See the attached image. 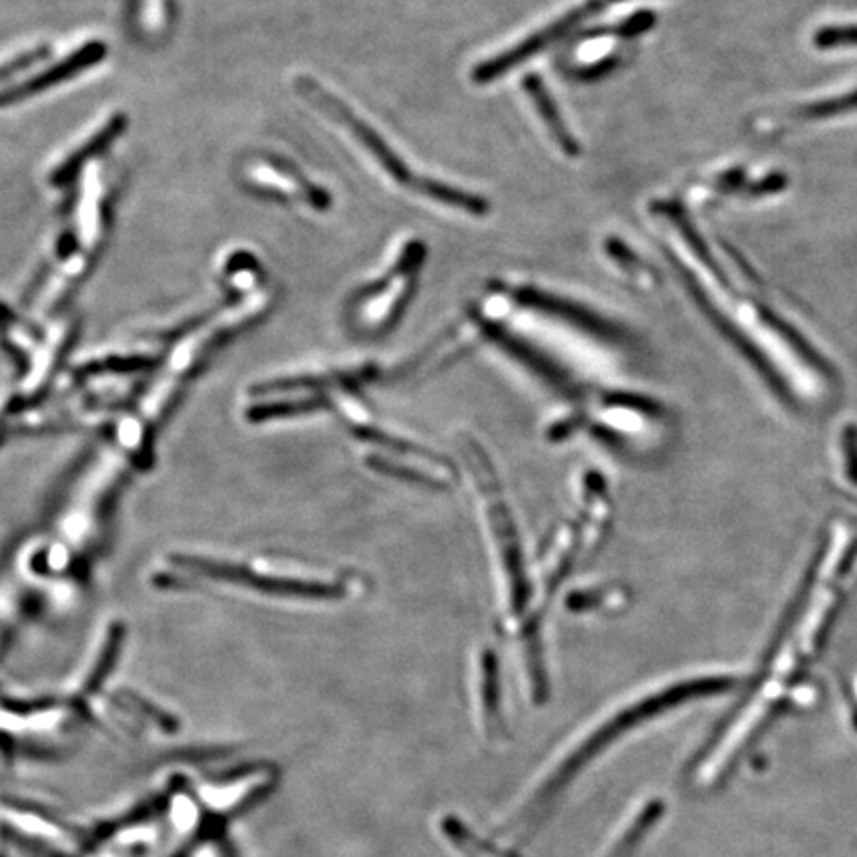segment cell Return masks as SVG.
Wrapping results in <instances>:
<instances>
[{"mask_svg": "<svg viewBox=\"0 0 857 857\" xmlns=\"http://www.w3.org/2000/svg\"><path fill=\"white\" fill-rule=\"evenodd\" d=\"M612 2H617V0H586L583 4L568 12L564 19L552 22L551 26H546V28L532 34L529 38H524L522 43L512 46L507 53L497 54L495 58H490L487 62L478 63L475 70H473V80H475L476 84L495 82L497 78L507 74L510 70H514L524 60H529L532 56L546 50L551 44L560 40L561 36H566L578 24L588 21L595 12L603 11Z\"/></svg>", "mask_w": 857, "mask_h": 857, "instance_id": "cell-2", "label": "cell"}, {"mask_svg": "<svg viewBox=\"0 0 857 857\" xmlns=\"http://www.w3.org/2000/svg\"><path fill=\"white\" fill-rule=\"evenodd\" d=\"M522 88L526 90L532 106L536 107L538 116L542 117V121L548 127V131L552 134V138L556 139L558 148L566 153V155H578L580 153V143L578 139L574 138L570 134V129L566 126V121L561 119L558 107L552 100L551 92L546 90V85L542 82V78L538 76H526V80L522 82Z\"/></svg>", "mask_w": 857, "mask_h": 857, "instance_id": "cell-8", "label": "cell"}, {"mask_svg": "<svg viewBox=\"0 0 857 857\" xmlns=\"http://www.w3.org/2000/svg\"><path fill=\"white\" fill-rule=\"evenodd\" d=\"M46 53H48V48L44 44H34V46H28L21 53H12L9 56H4L0 60V82L4 78H9V76L16 74V72H26V68L40 62Z\"/></svg>", "mask_w": 857, "mask_h": 857, "instance_id": "cell-12", "label": "cell"}, {"mask_svg": "<svg viewBox=\"0 0 857 857\" xmlns=\"http://www.w3.org/2000/svg\"><path fill=\"white\" fill-rule=\"evenodd\" d=\"M441 832H443V837L449 839V844L465 857H507L498 854L497 849H493L487 844H483V839H478V837L475 839L463 822L443 818Z\"/></svg>", "mask_w": 857, "mask_h": 857, "instance_id": "cell-11", "label": "cell"}, {"mask_svg": "<svg viewBox=\"0 0 857 857\" xmlns=\"http://www.w3.org/2000/svg\"><path fill=\"white\" fill-rule=\"evenodd\" d=\"M139 22L148 34H159L167 24L170 0H139Z\"/></svg>", "mask_w": 857, "mask_h": 857, "instance_id": "cell-13", "label": "cell"}, {"mask_svg": "<svg viewBox=\"0 0 857 857\" xmlns=\"http://www.w3.org/2000/svg\"><path fill=\"white\" fill-rule=\"evenodd\" d=\"M297 88L298 92L304 94V97L310 100L314 106L324 109L326 116L336 119L338 124L346 127L349 134L370 151L373 159L380 163L393 181L415 189L417 177L405 165V161L387 146V141L381 138L370 124H366L361 117L356 116L351 107L346 106L336 95L329 94L324 85L317 84L316 80H312L308 76H298Z\"/></svg>", "mask_w": 857, "mask_h": 857, "instance_id": "cell-1", "label": "cell"}, {"mask_svg": "<svg viewBox=\"0 0 857 857\" xmlns=\"http://www.w3.org/2000/svg\"><path fill=\"white\" fill-rule=\"evenodd\" d=\"M244 177L256 189L266 190L286 201L302 199L314 209H326L329 205L328 195L317 189L310 181L300 177L297 171L280 167L268 161H254L251 165H246Z\"/></svg>", "mask_w": 857, "mask_h": 857, "instance_id": "cell-4", "label": "cell"}, {"mask_svg": "<svg viewBox=\"0 0 857 857\" xmlns=\"http://www.w3.org/2000/svg\"><path fill=\"white\" fill-rule=\"evenodd\" d=\"M104 234V185L97 170L85 177L84 193L78 205V251L92 258Z\"/></svg>", "mask_w": 857, "mask_h": 857, "instance_id": "cell-6", "label": "cell"}, {"mask_svg": "<svg viewBox=\"0 0 857 857\" xmlns=\"http://www.w3.org/2000/svg\"><path fill=\"white\" fill-rule=\"evenodd\" d=\"M517 300H519L520 304L538 308V310L551 312V314H556V316L568 317L574 324H578L582 328L592 329L600 336H615L614 328H610L605 322L598 320V316H593L588 310L570 304V302H564L560 298L551 297L546 292H540V290H534V288H520V290H517Z\"/></svg>", "mask_w": 857, "mask_h": 857, "instance_id": "cell-9", "label": "cell"}, {"mask_svg": "<svg viewBox=\"0 0 857 857\" xmlns=\"http://www.w3.org/2000/svg\"><path fill=\"white\" fill-rule=\"evenodd\" d=\"M106 56V44L100 40L74 46L68 54L58 56L54 62L34 68V72H22L21 78L12 80L4 88H0V104H11L32 94H38L46 88L66 82L68 78L84 72L85 68L94 66Z\"/></svg>", "mask_w": 857, "mask_h": 857, "instance_id": "cell-3", "label": "cell"}, {"mask_svg": "<svg viewBox=\"0 0 857 857\" xmlns=\"http://www.w3.org/2000/svg\"><path fill=\"white\" fill-rule=\"evenodd\" d=\"M126 129V116L124 114H109L97 126L92 127L84 138L76 141V146L68 149L62 158L58 159L48 173V181L53 185H63L74 177L78 171L84 167L85 161L102 153L104 149L121 136Z\"/></svg>", "mask_w": 857, "mask_h": 857, "instance_id": "cell-5", "label": "cell"}, {"mask_svg": "<svg viewBox=\"0 0 857 857\" xmlns=\"http://www.w3.org/2000/svg\"><path fill=\"white\" fill-rule=\"evenodd\" d=\"M661 814V806L656 800H646L644 804L635 806L625 815L619 827H615L614 836L600 857H629L639 839L646 836L647 830L656 824L657 815Z\"/></svg>", "mask_w": 857, "mask_h": 857, "instance_id": "cell-7", "label": "cell"}, {"mask_svg": "<svg viewBox=\"0 0 857 857\" xmlns=\"http://www.w3.org/2000/svg\"><path fill=\"white\" fill-rule=\"evenodd\" d=\"M415 190L421 193L427 199H433V201L447 205V207H453L456 211L468 212L473 217H483L488 212V202L473 195V193H466L463 189H456L451 187L447 183L435 179H417Z\"/></svg>", "mask_w": 857, "mask_h": 857, "instance_id": "cell-10", "label": "cell"}]
</instances>
